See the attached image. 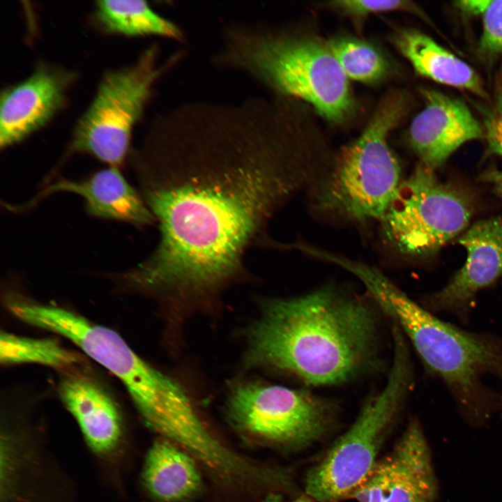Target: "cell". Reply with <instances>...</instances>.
Listing matches in <instances>:
<instances>
[{
	"mask_svg": "<svg viewBox=\"0 0 502 502\" xmlns=\"http://www.w3.org/2000/svg\"><path fill=\"white\" fill-rule=\"evenodd\" d=\"M274 101L192 102L157 116L128 161L160 231L124 271L131 292L206 296L246 273L252 245L275 246L273 214L323 172L319 148Z\"/></svg>",
	"mask_w": 502,
	"mask_h": 502,
	"instance_id": "6da1fadb",
	"label": "cell"
},
{
	"mask_svg": "<svg viewBox=\"0 0 502 502\" xmlns=\"http://www.w3.org/2000/svg\"><path fill=\"white\" fill-rule=\"evenodd\" d=\"M378 335L368 302L326 286L266 302L249 330L247 359L308 385L338 384L374 368Z\"/></svg>",
	"mask_w": 502,
	"mask_h": 502,
	"instance_id": "7a4b0ae2",
	"label": "cell"
},
{
	"mask_svg": "<svg viewBox=\"0 0 502 502\" xmlns=\"http://www.w3.org/2000/svg\"><path fill=\"white\" fill-rule=\"evenodd\" d=\"M367 290L412 343L429 372L446 386L469 420L480 422L502 411V393L485 382L502 383V340L494 335L463 330L436 317L398 289L383 273Z\"/></svg>",
	"mask_w": 502,
	"mask_h": 502,
	"instance_id": "3957f363",
	"label": "cell"
},
{
	"mask_svg": "<svg viewBox=\"0 0 502 502\" xmlns=\"http://www.w3.org/2000/svg\"><path fill=\"white\" fill-rule=\"evenodd\" d=\"M215 62L246 73L280 96L307 102L330 121L342 122L353 110L348 78L329 44L319 39L235 24L224 34Z\"/></svg>",
	"mask_w": 502,
	"mask_h": 502,
	"instance_id": "277c9868",
	"label": "cell"
},
{
	"mask_svg": "<svg viewBox=\"0 0 502 502\" xmlns=\"http://www.w3.org/2000/svg\"><path fill=\"white\" fill-rule=\"evenodd\" d=\"M406 107L404 94L387 96L358 139L332 157L307 190L313 214L335 222H380L403 181L388 137Z\"/></svg>",
	"mask_w": 502,
	"mask_h": 502,
	"instance_id": "5b68a950",
	"label": "cell"
},
{
	"mask_svg": "<svg viewBox=\"0 0 502 502\" xmlns=\"http://www.w3.org/2000/svg\"><path fill=\"white\" fill-rule=\"evenodd\" d=\"M393 365L385 387L363 406L351 427L310 469L305 494L318 502H338L350 497L376 462L381 446L413 382L404 337L393 336Z\"/></svg>",
	"mask_w": 502,
	"mask_h": 502,
	"instance_id": "8992f818",
	"label": "cell"
},
{
	"mask_svg": "<svg viewBox=\"0 0 502 502\" xmlns=\"http://www.w3.org/2000/svg\"><path fill=\"white\" fill-rule=\"evenodd\" d=\"M179 56L160 62L158 47L152 45L134 63L107 71L74 126L67 155L86 154L121 168L128 161L134 128L155 84Z\"/></svg>",
	"mask_w": 502,
	"mask_h": 502,
	"instance_id": "52a82bcc",
	"label": "cell"
},
{
	"mask_svg": "<svg viewBox=\"0 0 502 502\" xmlns=\"http://www.w3.org/2000/svg\"><path fill=\"white\" fill-rule=\"evenodd\" d=\"M473 204L468 194L441 181L419 163L404 180L380 220L389 245L401 254L422 257L437 252L468 226Z\"/></svg>",
	"mask_w": 502,
	"mask_h": 502,
	"instance_id": "ba28073f",
	"label": "cell"
},
{
	"mask_svg": "<svg viewBox=\"0 0 502 502\" xmlns=\"http://www.w3.org/2000/svg\"><path fill=\"white\" fill-rule=\"evenodd\" d=\"M334 408L302 390L245 383L236 386L227 402V418L246 443L291 450L305 446L330 427Z\"/></svg>",
	"mask_w": 502,
	"mask_h": 502,
	"instance_id": "9c48e42d",
	"label": "cell"
},
{
	"mask_svg": "<svg viewBox=\"0 0 502 502\" xmlns=\"http://www.w3.org/2000/svg\"><path fill=\"white\" fill-rule=\"evenodd\" d=\"M437 493L429 448L420 425L413 420L350 498L358 502H434Z\"/></svg>",
	"mask_w": 502,
	"mask_h": 502,
	"instance_id": "30bf717a",
	"label": "cell"
},
{
	"mask_svg": "<svg viewBox=\"0 0 502 502\" xmlns=\"http://www.w3.org/2000/svg\"><path fill=\"white\" fill-rule=\"evenodd\" d=\"M77 73L39 63L25 79L3 89L0 98V147L22 142L48 124L66 106Z\"/></svg>",
	"mask_w": 502,
	"mask_h": 502,
	"instance_id": "8fae6325",
	"label": "cell"
},
{
	"mask_svg": "<svg viewBox=\"0 0 502 502\" xmlns=\"http://www.w3.org/2000/svg\"><path fill=\"white\" fill-rule=\"evenodd\" d=\"M459 243L467 253L464 264L442 289L427 296L423 306L433 314L448 313L467 324L477 294L502 275V219L477 222Z\"/></svg>",
	"mask_w": 502,
	"mask_h": 502,
	"instance_id": "7c38bea8",
	"label": "cell"
},
{
	"mask_svg": "<svg viewBox=\"0 0 502 502\" xmlns=\"http://www.w3.org/2000/svg\"><path fill=\"white\" fill-rule=\"evenodd\" d=\"M421 93L425 107L411 123L409 141L420 163L434 171L466 142L485 138V132L464 100L432 89Z\"/></svg>",
	"mask_w": 502,
	"mask_h": 502,
	"instance_id": "4fadbf2b",
	"label": "cell"
},
{
	"mask_svg": "<svg viewBox=\"0 0 502 502\" xmlns=\"http://www.w3.org/2000/svg\"><path fill=\"white\" fill-rule=\"evenodd\" d=\"M58 192L81 197L86 212L95 218L123 222L139 228L155 223L139 190L126 180L120 168L110 166L83 179L55 180L29 201L18 206H8V208L15 212L26 211L47 196Z\"/></svg>",
	"mask_w": 502,
	"mask_h": 502,
	"instance_id": "5bb4252c",
	"label": "cell"
},
{
	"mask_svg": "<svg viewBox=\"0 0 502 502\" xmlns=\"http://www.w3.org/2000/svg\"><path fill=\"white\" fill-rule=\"evenodd\" d=\"M58 393L90 449L101 456L114 452L123 428L120 410L109 394L94 379L73 368L63 371Z\"/></svg>",
	"mask_w": 502,
	"mask_h": 502,
	"instance_id": "9a60e30c",
	"label": "cell"
},
{
	"mask_svg": "<svg viewBox=\"0 0 502 502\" xmlns=\"http://www.w3.org/2000/svg\"><path fill=\"white\" fill-rule=\"evenodd\" d=\"M203 472L188 452L159 437L147 451L141 482L151 502H196L205 489Z\"/></svg>",
	"mask_w": 502,
	"mask_h": 502,
	"instance_id": "2e32d148",
	"label": "cell"
},
{
	"mask_svg": "<svg viewBox=\"0 0 502 502\" xmlns=\"http://www.w3.org/2000/svg\"><path fill=\"white\" fill-rule=\"evenodd\" d=\"M393 42L419 75L489 99L480 77L473 68L425 33L413 29H402L395 34Z\"/></svg>",
	"mask_w": 502,
	"mask_h": 502,
	"instance_id": "e0dca14e",
	"label": "cell"
},
{
	"mask_svg": "<svg viewBox=\"0 0 502 502\" xmlns=\"http://www.w3.org/2000/svg\"><path fill=\"white\" fill-rule=\"evenodd\" d=\"M91 20L97 28L108 34L183 39V32L174 22L158 14L144 1H97Z\"/></svg>",
	"mask_w": 502,
	"mask_h": 502,
	"instance_id": "ac0fdd59",
	"label": "cell"
},
{
	"mask_svg": "<svg viewBox=\"0 0 502 502\" xmlns=\"http://www.w3.org/2000/svg\"><path fill=\"white\" fill-rule=\"evenodd\" d=\"M0 360L6 365L32 363L64 371L75 367L81 358L55 340L1 332Z\"/></svg>",
	"mask_w": 502,
	"mask_h": 502,
	"instance_id": "d6986e66",
	"label": "cell"
},
{
	"mask_svg": "<svg viewBox=\"0 0 502 502\" xmlns=\"http://www.w3.org/2000/svg\"><path fill=\"white\" fill-rule=\"evenodd\" d=\"M328 44L347 78L370 84L381 81L389 73L387 60L367 42L352 37H340Z\"/></svg>",
	"mask_w": 502,
	"mask_h": 502,
	"instance_id": "ffe728a7",
	"label": "cell"
},
{
	"mask_svg": "<svg viewBox=\"0 0 502 502\" xmlns=\"http://www.w3.org/2000/svg\"><path fill=\"white\" fill-rule=\"evenodd\" d=\"M328 6L345 15L361 18L368 15L391 11H404L428 20L424 11L413 1L404 0L365 1L340 0L328 2Z\"/></svg>",
	"mask_w": 502,
	"mask_h": 502,
	"instance_id": "44dd1931",
	"label": "cell"
},
{
	"mask_svg": "<svg viewBox=\"0 0 502 502\" xmlns=\"http://www.w3.org/2000/svg\"><path fill=\"white\" fill-rule=\"evenodd\" d=\"M483 122L489 151L502 157V61L495 77L493 101L483 113Z\"/></svg>",
	"mask_w": 502,
	"mask_h": 502,
	"instance_id": "7402d4cb",
	"label": "cell"
},
{
	"mask_svg": "<svg viewBox=\"0 0 502 502\" xmlns=\"http://www.w3.org/2000/svg\"><path fill=\"white\" fill-rule=\"evenodd\" d=\"M482 17L479 51L489 57L502 55V0H491Z\"/></svg>",
	"mask_w": 502,
	"mask_h": 502,
	"instance_id": "603a6c76",
	"label": "cell"
},
{
	"mask_svg": "<svg viewBox=\"0 0 502 502\" xmlns=\"http://www.w3.org/2000/svg\"><path fill=\"white\" fill-rule=\"evenodd\" d=\"M490 0H466L455 2V7L467 15H482L488 7Z\"/></svg>",
	"mask_w": 502,
	"mask_h": 502,
	"instance_id": "cb8c5ba5",
	"label": "cell"
},
{
	"mask_svg": "<svg viewBox=\"0 0 502 502\" xmlns=\"http://www.w3.org/2000/svg\"><path fill=\"white\" fill-rule=\"evenodd\" d=\"M261 502H312V499L307 494L287 499L281 492H273L265 495Z\"/></svg>",
	"mask_w": 502,
	"mask_h": 502,
	"instance_id": "d4e9b609",
	"label": "cell"
},
{
	"mask_svg": "<svg viewBox=\"0 0 502 502\" xmlns=\"http://www.w3.org/2000/svg\"><path fill=\"white\" fill-rule=\"evenodd\" d=\"M483 178L492 184L502 199V169H489L484 173Z\"/></svg>",
	"mask_w": 502,
	"mask_h": 502,
	"instance_id": "484cf974",
	"label": "cell"
}]
</instances>
